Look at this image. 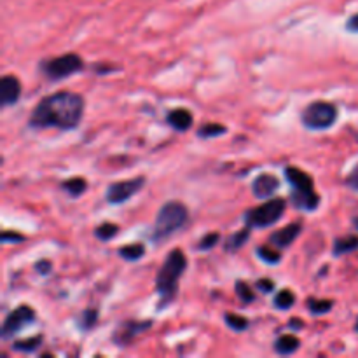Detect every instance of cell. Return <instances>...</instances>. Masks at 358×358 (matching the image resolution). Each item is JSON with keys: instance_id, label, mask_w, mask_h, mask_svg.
Listing matches in <instances>:
<instances>
[{"instance_id": "16", "label": "cell", "mask_w": 358, "mask_h": 358, "mask_svg": "<svg viewBox=\"0 0 358 358\" xmlns=\"http://www.w3.org/2000/svg\"><path fill=\"white\" fill-rule=\"evenodd\" d=\"M299 339L292 334H287V336H282L276 339L275 343V351L280 355H292L299 350Z\"/></svg>"}, {"instance_id": "31", "label": "cell", "mask_w": 358, "mask_h": 358, "mask_svg": "<svg viewBox=\"0 0 358 358\" xmlns=\"http://www.w3.org/2000/svg\"><path fill=\"white\" fill-rule=\"evenodd\" d=\"M23 239H25V236L18 235V232H12V231L2 232V241H4V243H9V241H23Z\"/></svg>"}, {"instance_id": "21", "label": "cell", "mask_w": 358, "mask_h": 358, "mask_svg": "<svg viewBox=\"0 0 358 358\" xmlns=\"http://www.w3.org/2000/svg\"><path fill=\"white\" fill-rule=\"evenodd\" d=\"M257 255L262 259V261L268 262V264H278V262L282 261V253H280L278 250H273L271 246H266V245L259 246Z\"/></svg>"}, {"instance_id": "30", "label": "cell", "mask_w": 358, "mask_h": 358, "mask_svg": "<svg viewBox=\"0 0 358 358\" xmlns=\"http://www.w3.org/2000/svg\"><path fill=\"white\" fill-rule=\"evenodd\" d=\"M219 238H221V236H219L217 232H208V235L205 236V238H203L201 241H199L198 248L199 250H210V248H214V246L217 245Z\"/></svg>"}, {"instance_id": "35", "label": "cell", "mask_w": 358, "mask_h": 358, "mask_svg": "<svg viewBox=\"0 0 358 358\" xmlns=\"http://www.w3.org/2000/svg\"><path fill=\"white\" fill-rule=\"evenodd\" d=\"M346 28L350 30V32L358 33V12H357V15L351 16L350 19H348V22H346Z\"/></svg>"}, {"instance_id": "33", "label": "cell", "mask_w": 358, "mask_h": 358, "mask_svg": "<svg viewBox=\"0 0 358 358\" xmlns=\"http://www.w3.org/2000/svg\"><path fill=\"white\" fill-rule=\"evenodd\" d=\"M51 268H53V266H51L49 261H39L35 264V271L39 273V275H47V273L51 271Z\"/></svg>"}, {"instance_id": "14", "label": "cell", "mask_w": 358, "mask_h": 358, "mask_svg": "<svg viewBox=\"0 0 358 358\" xmlns=\"http://www.w3.org/2000/svg\"><path fill=\"white\" fill-rule=\"evenodd\" d=\"M299 232H300V224H290L287 225V228L280 229V231L273 232L269 241H271L275 246H278V248H287L289 245H292L293 239H297Z\"/></svg>"}, {"instance_id": "2", "label": "cell", "mask_w": 358, "mask_h": 358, "mask_svg": "<svg viewBox=\"0 0 358 358\" xmlns=\"http://www.w3.org/2000/svg\"><path fill=\"white\" fill-rule=\"evenodd\" d=\"M185 268H187L185 253L182 250H171L156 278V289L163 297V302H170L171 297L177 293L178 280L184 275Z\"/></svg>"}, {"instance_id": "7", "label": "cell", "mask_w": 358, "mask_h": 358, "mask_svg": "<svg viewBox=\"0 0 358 358\" xmlns=\"http://www.w3.org/2000/svg\"><path fill=\"white\" fill-rule=\"evenodd\" d=\"M145 185V178L144 177H137L131 178V180H123V182H116V184L109 185L107 189V201L110 205H121V203L128 201L130 198H133L138 191Z\"/></svg>"}, {"instance_id": "18", "label": "cell", "mask_w": 358, "mask_h": 358, "mask_svg": "<svg viewBox=\"0 0 358 358\" xmlns=\"http://www.w3.org/2000/svg\"><path fill=\"white\" fill-rule=\"evenodd\" d=\"M119 255L126 261H138L145 255V246L142 243H135V245H128L119 248Z\"/></svg>"}, {"instance_id": "15", "label": "cell", "mask_w": 358, "mask_h": 358, "mask_svg": "<svg viewBox=\"0 0 358 358\" xmlns=\"http://www.w3.org/2000/svg\"><path fill=\"white\" fill-rule=\"evenodd\" d=\"M168 124L177 131H187L192 126V114L185 109H175L168 112L167 116Z\"/></svg>"}, {"instance_id": "27", "label": "cell", "mask_w": 358, "mask_h": 358, "mask_svg": "<svg viewBox=\"0 0 358 358\" xmlns=\"http://www.w3.org/2000/svg\"><path fill=\"white\" fill-rule=\"evenodd\" d=\"M224 318L225 323H228L232 330H245L246 327H248V320H246L245 316L235 315V313H225Z\"/></svg>"}, {"instance_id": "26", "label": "cell", "mask_w": 358, "mask_h": 358, "mask_svg": "<svg viewBox=\"0 0 358 358\" xmlns=\"http://www.w3.org/2000/svg\"><path fill=\"white\" fill-rule=\"evenodd\" d=\"M293 302H296V296H293L290 290H282V292L275 297V306L280 309L292 308Z\"/></svg>"}, {"instance_id": "5", "label": "cell", "mask_w": 358, "mask_h": 358, "mask_svg": "<svg viewBox=\"0 0 358 358\" xmlns=\"http://www.w3.org/2000/svg\"><path fill=\"white\" fill-rule=\"evenodd\" d=\"M337 119L336 105L329 101H313L302 112V124L309 130H329Z\"/></svg>"}, {"instance_id": "36", "label": "cell", "mask_w": 358, "mask_h": 358, "mask_svg": "<svg viewBox=\"0 0 358 358\" xmlns=\"http://www.w3.org/2000/svg\"><path fill=\"white\" fill-rule=\"evenodd\" d=\"M355 228H357V229H358V217H357V219H355Z\"/></svg>"}, {"instance_id": "10", "label": "cell", "mask_w": 358, "mask_h": 358, "mask_svg": "<svg viewBox=\"0 0 358 358\" xmlns=\"http://www.w3.org/2000/svg\"><path fill=\"white\" fill-rule=\"evenodd\" d=\"M278 185H280V182L275 175L262 173V175H259L255 180H253L252 191H253V194H255V198L268 199L275 194L276 189H278Z\"/></svg>"}, {"instance_id": "17", "label": "cell", "mask_w": 358, "mask_h": 358, "mask_svg": "<svg viewBox=\"0 0 358 358\" xmlns=\"http://www.w3.org/2000/svg\"><path fill=\"white\" fill-rule=\"evenodd\" d=\"M358 248V236H344L334 241V255H344V253L355 252Z\"/></svg>"}, {"instance_id": "23", "label": "cell", "mask_w": 358, "mask_h": 358, "mask_svg": "<svg viewBox=\"0 0 358 358\" xmlns=\"http://www.w3.org/2000/svg\"><path fill=\"white\" fill-rule=\"evenodd\" d=\"M225 126H222V124H205L203 128H199L198 135L201 138H214V137H221V135L225 133Z\"/></svg>"}, {"instance_id": "28", "label": "cell", "mask_w": 358, "mask_h": 358, "mask_svg": "<svg viewBox=\"0 0 358 358\" xmlns=\"http://www.w3.org/2000/svg\"><path fill=\"white\" fill-rule=\"evenodd\" d=\"M236 293H238L239 299L245 304H250L255 300V293L252 292V289L245 282H236Z\"/></svg>"}, {"instance_id": "20", "label": "cell", "mask_w": 358, "mask_h": 358, "mask_svg": "<svg viewBox=\"0 0 358 358\" xmlns=\"http://www.w3.org/2000/svg\"><path fill=\"white\" fill-rule=\"evenodd\" d=\"M309 312L313 315H323V313H329L334 306V300L330 299H309L308 300Z\"/></svg>"}, {"instance_id": "6", "label": "cell", "mask_w": 358, "mask_h": 358, "mask_svg": "<svg viewBox=\"0 0 358 358\" xmlns=\"http://www.w3.org/2000/svg\"><path fill=\"white\" fill-rule=\"evenodd\" d=\"M83 67L84 63L83 60H80V56L74 55V53L42 63L44 74H46L47 79L51 80H62L65 79V77L74 76V74H77L79 70H83Z\"/></svg>"}, {"instance_id": "24", "label": "cell", "mask_w": 358, "mask_h": 358, "mask_svg": "<svg viewBox=\"0 0 358 358\" xmlns=\"http://www.w3.org/2000/svg\"><path fill=\"white\" fill-rule=\"evenodd\" d=\"M248 236H250V228L243 229V231H239V232H236V235H232L231 238L228 239V245H225V248L231 250V252H232V250L241 248V246L246 243V239H248Z\"/></svg>"}, {"instance_id": "34", "label": "cell", "mask_w": 358, "mask_h": 358, "mask_svg": "<svg viewBox=\"0 0 358 358\" xmlns=\"http://www.w3.org/2000/svg\"><path fill=\"white\" fill-rule=\"evenodd\" d=\"M348 185H350L351 189H355V191H358V167L355 168V170L351 171L350 177H348Z\"/></svg>"}, {"instance_id": "4", "label": "cell", "mask_w": 358, "mask_h": 358, "mask_svg": "<svg viewBox=\"0 0 358 358\" xmlns=\"http://www.w3.org/2000/svg\"><path fill=\"white\" fill-rule=\"evenodd\" d=\"M285 199L275 198L266 201L261 207L248 210L245 214V221L248 228H269L276 224L283 214H285Z\"/></svg>"}, {"instance_id": "3", "label": "cell", "mask_w": 358, "mask_h": 358, "mask_svg": "<svg viewBox=\"0 0 358 358\" xmlns=\"http://www.w3.org/2000/svg\"><path fill=\"white\" fill-rule=\"evenodd\" d=\"M189 212L185 208L184 203L180 201H170L164 203L163 208L160 210L156 217V224H154V235L152 238L156 241H163V239L170 238L171 235L184 228L187 222Z\"/></svg>"}, {"instance_id": "9", "label": "cell", "mask_w": 358, "mask_h": 358, "mask_svg": "<svg viewBox=\"0 0 358 358\" xmlns=\"http://www.w3.org/2000/svg\"><path fill=\"white\" fill-rule=\"evenodd\" d=\"M22 83L16 76H4L0 80V105L9 107L19 100Z\"/></svg>"}, {"instance_id": "19", "label": "cell", "mask_w": 358, "mask_h": 358, "mask_svg": "<svg viewBox=\"0 0 358 358\" xmlns=\"http://www.w3.org/2000/svg\"><path fill=\"white\" fill-rule=\"evenodd\" d=\"M62 187L65 189V191L69 192V194L72 196V198H79V196L83 194L84 191H86V187H87V182L84 180V178H80V177H76V178H70V180L63 182V185H62Z\"/></svg>"}, {"instance_id": "11", "label": "cell", "mask_w": 358, "mask_h": 358, "mask_svg": "<svg viewBox=\"0 0 358 358\" xmlns=\"http://www.w3.org/2000/svg\"><path fill=\"white\" fill-rule=\"evenodd\" d=\"M151 327V322H126L117 329L116 336H114V341L121 346L131 343L135 339V336H138L140 332H144L145 329Z\"/></svg>"}, {"instance_id": "32", "label": "cell", "mask_w": 358, "mask_h": 358, "mask_svg": "<svg viewBox=\"0 0 358 358\" xmlns=\"http://www.w3.org/2000/svg\"><path fill=\"white\" fill-rule=\"evenodd\" d=\"M257 289L261 290V292H271L273 289H275V283H273V280H259L257 282Z\"/></svg>"}, {"instance_id": "37", "label": "cell", "mask_w": 358, "mask_h": 358, "mask_svg": "<svg viewBox=\"0 0 358 358\" xmlns=\"http://www.w3.org/2000/svg\"><path fill=\"white\" fill-rule=\"evenodd\" d=\"M355 329H357V330H358V323H357V327H355Z\"/></svg>"}, {"instance_id": "8", "label": "cell", "mask_w": 358, "mask_h": 358, "mask_svg": "<svg viewBox=\"0 0 358 358\" xmlns=\"http://www.w3.org/2000/svg\"><path fill=\"white\" fill-rule=\"evenodd\" d=\"M33 318H35V312L30 306H19L15 312L9 313L8 318H6L4 325H2V337L8 339V337L15 336L23 327L32 323Z\"/></svg>"}, {"instance_id": "29", "label": "cell", "mask_w": 358, "mask_h": 358, "mask_svg": "<svg viewBox=\"0 0 358 358\" xmlns=\"http://www.w3.org/2000/svg\"><path fill=\"white\" fill-rule=\"evenodd\" d=\"M98 322V313L96 309H87V312L83 313V318H80V327L84 330H90L96 325Z\"/></svg>"}, {"instance_id": "1", "label": "cell", "mask_w": 358, "mask_h": 358, "mask_svg": "<svg viewBox=\"0 0 358 358\" xmlns=\"http://www.w3.org/2000/svg\"><path fill=\"white\" fill-rule=\"evenodd\" d=\"M84 114V100L74 91H58L51 96L42 98L30 116V126L56 128V130H74L79 126Z\"/></svg>"}, {"instance_id": "13", "label": "cell", "mask_w": 358, "mask_h": 358, "mask_svg": "<svg viewBox=\"0 0 358 358\" xmlns=\"http://www.w3.org/2000/svg\"><path fill=\"white\" fill-rule=\"evenodd\" d=\"M292 203H293V207L300 208V210L313 212L316 210V207H318L320 198L315 192V189H313V191H297V189H293Z\"/></svg>"}, {"instance_id": "12", "label": "cell", "mask_w": 358, "mask_h": 358, "mask_svg": "<svg viewBox=\"0 0 358 358\" xmlns=\"http://www.w3.org/2000/svg\"><path fill=\"white\" fill-rule=\"evenodd\" d=\"M285 177L290 182V185H292V189H297V191H313L315 189L313 187L312 175L304 173L299 168L289 167L285 170Z\"/></svg>"}, {"instance_id": "22", "label": "cell", "mask_w": 358, "mask_h": 358, "mask_svg": "<svg viewBox=\"0 0 358 358\" xmlns=\"http://www.w3.org/2000/svg\"><path fill=\"white\" fill-rule=\"evenodd\" d=\"M94 232H96V238H100L101 241H109V239L116 238V235L119 232V225L105 222V224H101L100 228H96Z\"/></svg>"}, {"instance_id": "25", "label": "cell", "mask_w": 358, "mask_h": 358, "mask_svg": "<svg viewBox=\"0 0 358 358\" xmlns=\"http://www.w3.org/2000/svg\"><path fill=\"white\" fill-rule=\"evenodd\" d=\"M40 343H42V337L37 336V337H32V339L16 341V343L12 344V348H15L16 351H23V353H30V351H35L37 348H39Z\"/></svg>"}]
</instances>
